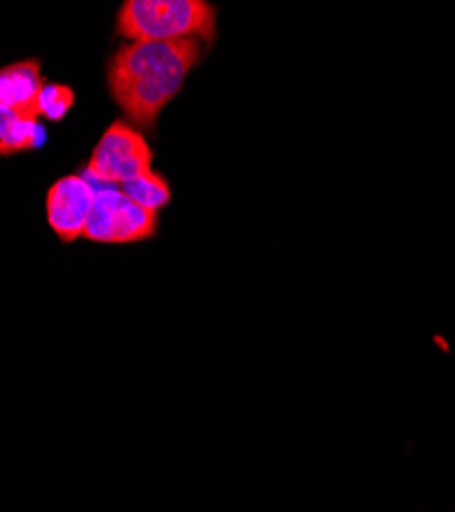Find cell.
I'll return each instance as SVG.
<instances>
[{
  "label": "cell",
  "instance_id": "cell-1",
  "mask_svg": "<svg viewBox=\"0 0 455 512\" xmlns=\"http://www.w3.org/2000/svg\"><path fill=\"white\" fill-rule=\"evenodd\" d=\"M201 56L199 39L121 44L107 62L111 99L128 123L154 132L160 113L181 93Z\"/></svg>",
  "mask_w": 455,
  "mask_h": 512
},
{
  "label": "cell",
  "instance_id": "cell-2",
  "mask_svg": "<svg viewBox=\"0 0 455 512\" xmlns=\"http://www.w3.org/2000/svg\"><path fill=\"white\" fill-rule=\"evenodd\" d=\"M218 11L205 0H126L117 11L115 31L128 41L199 39L212 46Z\"/></svg>",
  "mask_w": 455,
  "mask_h": 512
},
{
  "label": "cell",
  "instance_id": "cell-3",
  "mask_svg": "<svg viewBox=\"0 0 455 512\" xmlns=\"http://www.w3.org/2000/svg\"><path fill=\"white\" fill-rule=\"evenodd\" d=\"M154 150L128 121H113L93 150L87 170L107 185H126L152 170Z\"/></svg>",
  "mask_w": 455,
  "mask_h": 512
},
{
  "label": "cell",
  "instance_id": "cell-4",
  "mask_svg": "<svg viewBox=\"0 0 455 512\" xmlns=\"http://www.w3.org/2000/svg\"><path fill=\"white\" fill-rule=\"evenodd\" d=\"M158 232V211L134 203L121 189H101L82 238L101 244H134Z\"/></svg>",
  "mask_w": 455,
  "mask_h": 512
},
{
  "label": "cell",
  "instance_id": "cell-5",
  "mask_svg": "<svg viewBox=\"0 0 455 512\" xmlns=\"http://www.w3.org/2000/svg\"><path fill=\"white\" fill-rule=\"evenodd\" d=\"M95 195L97 191L80 175L62 177L50 187L46 195L48 224L64 244L85 234Z\"/></svg>",
  "mask_w": 455,
  "mask_h": 512
},
{
  "label": "cell",
  "instance_id": "cell-6",
  "mask_svg": "<svg viewBox=\"0 0 455 512\" xmlns=\"http://www.w3.org/2000/svg\"><path fill=\"white\" fill-rule=\"evenodd\" d=\"M44 89L39 60H21L0 68V105L39 119V95Z\"/></svg>",
  "mask_w": 455,
  "mask_h": 512
},
{
  "label": "cell",
  "instance_id": "cell-7",
  "mask_svg": "<svg viewBox=\"0 0 455 512\" xmlns=\"http://www.w3.org/2000/svg\"><path fill=\"white\" fill-rule=\"evenodd\" d=\"M39 138L37 117H29L0 105V156L33 150Z\"/></svg>",
  "mask_w": 455,
  "mask_h": 512
},
{
  "label": "cell",
  "instance_id": "cell-8",
  "mask_svg": "<svg viewBox=\"0 0 455 512\" xmlns=\"http://www.w3.org/2000/svg\"><path fill=\"white\" fill-rule=\"evenodd\" d=\"M119 189L126 193L134 203H138L150 211L164 209L171 203V197H173L169 181L162 175L154 173V170H150V173H146L126 185H121Z\"/></svg>",
  "mask_w": 455,
  "mask_h": 512
},
{
  "label": "cell",
  "instance_id": "cell-9",
  "mask_svg": "<svg viewBox=\"0 0 455 512\" xmlns=\"http://www.w3.org/2000/svg\"><path fill=\"white\" fill-rule=\"evenodd\" d=\"M74 101L76 95L68 84H44L39 95V117L58 123L74 107Z\"/></svg>",
  "mask_w": 455,
  "mask_h": 512
}]
</instances>
